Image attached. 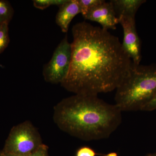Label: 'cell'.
Instances as JSON below:
<instances>
[{
	"label": "cell",
	"mask_w": 156,
	"mask_h": 156,
	"mask_svg": "<svg viewBox=\"0 0 156 156\" xmlns=\"http://www.w3.org/2000/svg\"><path fill=\"white\" fill-rule=\"evenodd\" d=\"M72 31L70 66L61 86L82 95H98L116 89L132 64L119 38L86 21L76 23Z\"/></svg>",
	"instance_id": "obj_1"
},
{
	"label": "cell",
	"mask_w": 156,
	"mask_h": 156,
	"mask_svg": "<svg viewBox=\"0 0 156 156\" xmlns=\"http://www.w3.org/2000/svg\"><path fill=\"white\" fill-rule=\"evenodd\" d=\"M122 112L98 95L75 94L54 107L53 120L62 131L92 141L109 137L122 123Z\"/></svg>",
	"instance_id": "obj_2"
},
{
	"label": "cell",
	"mask_w": 156,
	"mask_h": 156,
	"mask_svg": "<svg viewBox=\"0 0 156 156\" xmlns=\"http://www.w3.org/2000/svg\"><path fill=\"white\" fill-rule=\"evenodd\" d=\"M115 105L122 112L141 110L156 92V64L131 68L116 89Z\"/></svg>",
	"instance_id": "obj_3"
},
{
	"label": "cell",
	"mask_w": 156,
	"mask_h": 156,
	"mask_svg": "<svg viewBox=\"0 0 156 156\" xmlns=\"http://www.w3.org/2000/svg\"><path fill=\"white\" fill-rule=\"evenodd\" d=\"M43 144L38 131L27 121L12 128L2 151L10 154L27 156Z\"/></svg>",
	"instance_id": "obj_4"
},
{
	"label": "cell",
	"mask_w": 156,
	"mask_h": 156,
	"mask_svg": "<svg viewBox=\"0 0 156 156\" xmlns=\"http://www.w3.org/2000/svg\"><path fill=\"white\" fill-rule=\"evenodd\" d=\"M72 57L71 44L66 35L54 51L50 62L45 65L43 74L47 82L52 84L61 83L67 76Z\"/></svg>",
	"instance_id": "obj_5"
},
{
	"label": "cell",
	"mask_w": 156,
	"mask_h": 156,
	"mask_svg": "<svg viewBox=\"0 0 156 156\" xmlns=\"http://www.w3.org/2000/svg\"><path fill=\"white\" fill-rule=\"evenodd\" d=\"M124 32L122 46L134 65H140L141 59V43L136 32L135 18H119Z\"/></svg>",
	"instance_id": "obj_6"
},
{
	"label": "cell",
	"mask_w": 156,
	"mask_h": 156,
	"mask_svg": "<svg viewBox=\"0 0 156 156\" xmlns=\"http://www.w3.org/2000/svg\"><path fill=\"white\" fill-rule=\"evenodd\" d=\"M84 18L98 23L101 26V28L106 30L116 29V25L119 23V20L110 1H104L103 2L89 11Z\"/></svg>",
	"instance_id": "obj_7"
},
{
	"label": "cell",
	"mask_w": 156,
	"mask_h": 156,
	"mask_svg": "<svg viewBox=\"0 0 156 156\" xmlns=\"http://www.w3.org/2000/svg\"><path fill=\"white\" fill-rule=\"evenodd\" d=\"M56 17V22L63 32L66 33L70 23L74 17L81 13V9L78 0H67L66 2L59 6Z\"/></svg>",
	"instance_id": "obj_8"
},
{
	"label": "cell",
	"mask_w": 156,
	"mask_h": 156,
	"mask_svg": "<svg viewBox=\"0 0 156 156\" xmlns=\"http://www.w3.org/2000/svg\"><path fill=\"white\" fill-rule=\"evenodd\" d=\"M118 18L132 17L135 15L140 6L145 3V0H112L110 1Z\"/></svg>",
	"instance_id": "obj_9"
},
{
	"label": "cell",
	"mask_w": 156,
	"mask_h": 156,
	"mask_svg": "<svg viewBox=\"0 0 156 156\" xmlns=\"http://www.w3.org/2000/svg\"><path fill=\"white\" fill-rule=\"evenodd\" d=\"M14 14V9L10 2L7 1L0 0V24H9Z\"/></svg>",
	"instance_id": "obj_10"
},
{
	"label": "cell",
	"mask_w": 156,
	"mask_h": 156,
	"mask_svg": "<svg viewBox=\"0 0 156 156\" xmlns=\"http://www.w3.org/2000/svg\"><path fill=\"white\" fill-rule=\"evenodd\" d=\"M9 42V24H0V54L7 48Z\"/></svg>",
	"instance_id": "obj_11"
},
{
	"label": "cell",
	"mask_w": 156,
	"mask_h": 156,
	"mask_svg": "<svg viewBox=\"0 0 156 156\" xmlns=\"http://www.w3.org/2000/svg\"><path fill=\"white\" fill-rule=\"evenodd\" d=\"M104 0H78L83 17L87 15L93 8L102 3Z\"/></svg>",
	"instance_id": "obj_12"
},
{
	"label": "cell",
	"mask_w": 156,
	"mask_h": 156,
	"mask_svg": "<svg viewBox=\"0 0 156 156\" xmlns=\"http://www.w3.org/2000/svg\"><path fill=\"white\" fill-rule=\"evenodd\" d=\"M67 0H34V5L41 10H44L51 5L60 6L67 2Z\"/></svg>",
	"instance_id": "obj_13"
},
{
	"label": "cell",
	"mask_w": 156,
	"mask_h": 156,
	"mask_svg": "<svg viewBox=\"0 0 156 156\" xmlns=\"http://www.w3.org/2000/svg\"><path fill=\"white\" fill-rule=\"evenodd\" d=\"M98 154L92 148L84 146L78 150L76 156H96Z\"/></svg>",
	"instance_id": "obj_14"
},
{
	"label": "cell",
	"mask_w": 156,
	"mask_h": 156,
	"mask_svg": "<svg viewBox=\"0 0 156 156\" xmlns=\"http://www.w3.org/2000/svg\"><path fill=\"white\" fill-rule=\"evenodd\" d=\"M156 110V92L150 100L143 107L142 111L150 112Z\"/></svg>",
	"instance_id": "obj_15"
},
{
	"label": "cell",
	"mask_w": 156,
	"mask_h": 156,
	"mask_svg": "<svg viewBox=\"0 0 156 156\" xmlns=\"http://www.w3.org/2000/svg\"><path fill=\"white\" fill-rule=\"evenodd\" d=\"M48 149V147L43 144L36 150L27 156H49Z\"/></svg>",
	"instance_id": "obj_16"
},
{
	"label": "cell",
	"mask_w": 156,
	"mask_h": 156,
	"mask_svg": "<svg viewBox=\"0 0 156 156\" xmlns=\"http://www.w3.org/2000/svg\"><path fill=\"white\" fill-rule=\"evenodd\" d=\"M0 156H20L14 155L10 154H6L4 152L2 151L0 152Z\"/></svg>",
	"instance_id": "obj_17"
},
{
	"label": "cell",
	"mask_w": 156,
	"mask_h": 156,
	"mask_svg": "<svg viewBox=\"0 0 156 156\" xmlns=\"http://www.w3.org/2000/svg\"><path fill=\"white\" fill-rule=\"evenodd\" d=\"M118 154L115 152H112L110 153L103 154V156H118Z\"/></svg>",
	"instance_id": "obj_18"
},
{
	"label": "cell",
	"mask_w": 156,
	"mask_h": 156,
	"mask_svg": "<svg viewBox=\"0 0 156 156\" xmlns=\"http://www.w3.org/2000/svg\"><path fill=\"white\" fill-rule=\"evenodd\" d=\"M147 156H156V153H155L150 154L148 155Z\"/></svg>",
	"instance_id": "obj_19"
}]
</instances>
